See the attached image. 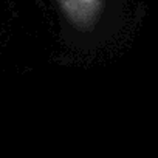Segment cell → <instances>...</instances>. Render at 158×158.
I'll return each instance as SVG.
<instances>
[{
    "mask_svg": "<svg viewBox=\"0 0 158 158\" xmlns=\"http://www.w3.org/2000/svg\"><path fill=\"white\" fill-rule=\"evenodd\" d=\"M62 11L79 30H90L102 10L104 0H57Z\"/></svg>",
    "mask_w": 158,
    "mask_h": 158,
    "instance_id": "cell-1",
    "label": "cell"
}]
</instances>
